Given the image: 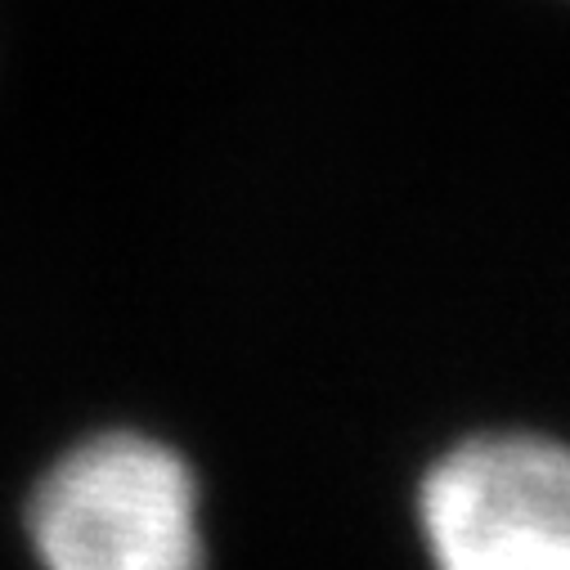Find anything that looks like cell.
Masks as SVG:
<instances>
[{
  "instance_id": "cell-1",
  "label": "cell",
  "mask_w": 570,
  "mask_h": 570,
  "mask_svg": "<svg viewBox=\"0 0 570 570\" xmlns=\"http://www.w3.org/2000/svg\"><path fill=\"white\" fill-rule=\"evenodd\" d=\"M28 539L41 570H203V494L189 463L139 432L68 450L32 490Z\"/></svg>"
},
{
  "instance_id": "cell-2",
  "label": "cell",
  "mask_w": 570,
  "mask_h": 570,
  "mask_svg": "<svg viewBox=\"0 0 570 570\" xmlns=\"http://www.w3.org/2000/svg\"><path fill=\"white\" fill-rule=\"evenodd\" d=\"M436 570H570V450L530 432L454 445L417 490Z\"/></svg>"
}]
</instances>
